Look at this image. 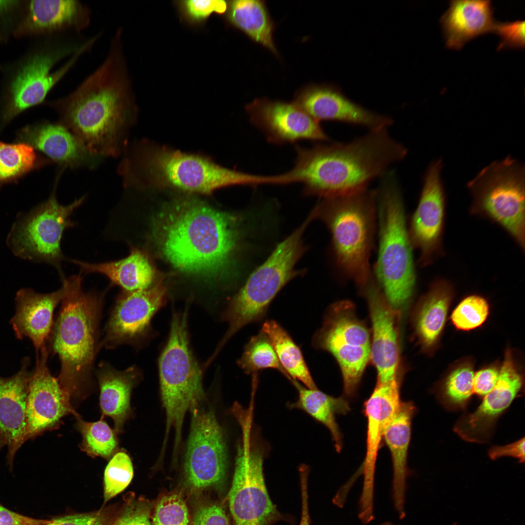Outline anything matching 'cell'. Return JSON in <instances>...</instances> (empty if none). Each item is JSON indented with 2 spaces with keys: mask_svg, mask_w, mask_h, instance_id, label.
Wrapping results in <instances>:
<instances>
[{
  "mask_svg": "<svg viewBox=\"0 0 525 525\" xmlns=\"http://www.w3.org/2000/svg\"><path fill=\"white\" fill-rule=\"evenodd\" d=\"M441 160L433 162L425 173L417 208L412 216L409 236L420 255L421 267L431 264L442 253L445 196L440 173Z\"/></svg>",
  "mask_w": 525,
  "mask_h": 525,
  "instance_id": "16",
  "label": "cell"
},
{
  "mask_svg": "<svg viewBox=\"0 0 525 525\" xmlns=\"http://www.w3.org/2000/svg\"><path fill=\"white\" fill-rule=\"evenodd\" d=\"M496 21L490 0H453L440 19L446 46L459 50L469 40L493 32Z\"/></svg>",
  "mask_w": 525,
  "mask_h": 525,
  "instance_id": "27",
  "label": "cell"
},
{
  "mask_svg": "<svg viewBox=\"0 0 525 525\" xmlns=\"http://www.w3.org/2000/svg\"><path fill=\"white\" fill-rule=\"evenodd\" d=\"M297 389L298 398L288 404L290 408L299 409L323 424L330 432L337 452L342 448V436L336 421L337 415H346L350 410L349 402L343 397H334L318 389L308 388L297 380H289Z\"/></svg>",
  "mask_w": 525,
  "mask_h": 525,
  "instance_id": "33",
  "label": "cell"
},
{
  "mask_svg": "<svg viewBox=\"0 0 525 525\" xmlns=\"http://www.w3.org/2000/svg\"><path fill=\"white\" fill-rule=\"evenodd\" d=\"M166 289L163 284L138 291H122L117 297L105 328L101 346L113 349L134 344L145 334L151 319L163 305Z\"/></svg>",
  "mask_w": 525,
  "mask_h": 525,
  "instance_id": "19",
  "label": "cell"
},
{
  "mask_svg": "<svg viewBox=\"0 0 525 525\" xmlns=\"http://www.w3.org/2000/svg\"><path fill=\"white\" fill-rule=\"evenodd\" d=\"M474 372L472 366L464 364L449 374L441 393L442 403L450 409H464L473 393Z\"/></svg>",
  "mask_w": 525,
  "mask_h": 525,
  "instance_id": "39",
  "label": "cell"
},
{
  "mask_svg": "<svg viewBox=\"0 0 525 525\" xmlns=\"http://www.w3.org/2000/svg\"><path fill=\"white\" fill-rule=\"evenodd\" d=\"M237 363L248 374H257L260 370L273 368L287 379L289 378L280 365L270 339L261 331L252 336L246 344Z\"/></svg>",
  "mask_w": 525,
  "mask_h": 525,
  "instance_id": "38",
  "label": "cell"
},
{
  "mask_svg": "<svg viewBox=\"0 0 525 525\" xmlns=\"http://www.w3.org/2000/svg\"><path fill=\"white\" fill-rule=\"evenodd\" d=\"M123 35L119 27L102 63L70 93L47 103L57 113L59 123L99 158L123 153L136 113Z\"/></svg>",
  "mask_w": 525,
  "mask_h": 525,
  "instance_id": "1",
  "label": "cell"
},
{
  "mask_svg": "<svg viewBox=\"0 0 525 525\" xmlns=\"http://www.w3.org/2000/svg\"><path fill=\"white\" fill-rule=\"evenodd\" d=\"M30 365V358L24 357L17 373L8 378L0 376V450L8 447L7 460L11 470L16 453L25 442Z\"/></svg>",
  "mask_w": 525,
  "mask_h": 525,
  "instance_id": "24",
  "label": "cell"
},
{
  "mask_svg": "<svg viewBox=\"0 0 525 525\" xmlns=\"http://www.w3.org/2000/svg\"><path fill=\"white\" fill-rule=\"evenodd\" d=\"M395 525V524H393V523H392L391 522H386L383 523L382 524H381L380 525Z\"/></svg>",
  "mask_w": 525,
  "mask_h": 525,
  "instance_id": "53",
  "label": "cell"
},
{
  "mask_svg": "<svg viewBox=\"0 0 525 525\" xmlns=\"http://www.w3.org/2000/svg\"><path fill=\"white\" fill-rule=\"evenodd\" d=\"M76 427L82 437L80 445L81 450L88 455L100 456L110 459L118 451L117 433L104 420V417L95 422L84 421L78 414Z\"/></svg>",
  "mask_w": 525,
  "mask_h": 525,
  "instance_id": "37",
  "label": "cell"
},
{
  "mask_svg": "<svg viewBox=\"0 0 525 525\" xmlns=\"http://www.w3.org/2000/svg\"><path fill=\"white\" fill-rule=\"evenodd\" d=\"M21 2L16 0H0V16L15 9L20 5Z\"/></svg>",
  "mask_w": 525,
  "mask_h": 525,
  "instance_id": "52",
  "label": "cell"
},
{
  "mask_svg": "<svg viewBox=\"0 0 525 525\" xmlns=\"http://www.w3.org/2000/svg\"><path fill=\"white\" fill-rule=\"evenodd\" d=\"M64 295L62 285L46 294L27 288L18 290L15 298V314L10 322L17 338L30 339L36 352L45 346L53 324L54 311Z\"/></svg>",
  "mask_w": 525,
  "mask_h": 525,
  "instance_id": "26",
  "label": "cell"
},
{
  "mask_svg": "<svg viewBox=\"0 0 525 525\" xmlns=\"http://www.w3.org/2000/svg\"><path fill=\"white\" fill-rule=\"evenodd\" d=\"M499 375V370L489 367L478 371L473 377V393L484 397L495 386Z\"/></svg>",
  "mask_w": 525,
  "mask_h": 525,
  "instance_id": "48",
  "label": "cell"
},
{
  "mask_svg": "<svg viewBox=\"0 0 525 525\" xmlns=\"http://www.w3.org/2000/svg\"><path fill=\"white\" fill-rule=\"evenodd\" d=\"M489 457L493 460L502 456H511L519 460L520 463L525 461V438L504 446H493L489 451Z\"/></svg>",
  "mask_w": 525,
  "mask_h": 525,
  "instance_id": "49",
  "label": "cell"
},
{
  "mask_svg": "<svg viewBox=\"0 0 525 525\" xmlns=\"http://www.w3.org/2000/svg\"><path fill=\"white\" fill-rule=\"evenodd\" d=\"M189 514L187 505L181 495L168 494L157 503L152 525H189Z\"/></svg>",
  "mask_w": 525,
  "mask_h": 525,
  "instance_id": "42",
  "label": "cell"
},
{
  "mask_svg": "<svg viewBox=\"0 0 525 525\" xmlns=\"http://www.w3.org/2000/svg\"><path fill=\"white\" fill-rule=\"evenodd\" d=\"M57 181L49 197L30 211L19 212L8 232L6 245L16 257L35 263L52 266L61 280L65 277L62 262L68 259L61 249L65 230L76 223L71 217L85 202L83 195L67 205L60 204L56 197Z\"/></svg>",
  "mask_w": 525,
  "mask_h": 525,
  "instance_id": "11",
  "label": "cell"
},
{
  "mask_svg": "<svg viewBox=\"0 0 525 525\" xmlns=\"http://www.w3.org/2000/svg\"><path fill=\"white\" fill-rule=\"evenodd\" d=\"M18 142L32 146L52 162L66 168L95 167L101 158L92 155L68 128L60 123L44 122L27 125L17 133Z\"/></svg>",
  "mask_w": 525,
  "mask_h": 525,
  "instance_id": "25",
  "label": "cell"
},
{
  "mask_svg": "<svg viewBox=\"0 0 525 525\" xmlns=\"http://www.w3.org/2000/svg\"><path fill=\"white\" fill-rule=\"evenodd\" d=\"M193 525H230L223 508L212 504L203 505L195 511Z\"/></svg>",
  "mask_w": 525,
  "mask_h": 525,
  "instance_id": "47",
  "label": "cell"
},
{
  "mask_svg": "<svg viewBox=\"0 0 525 525\" xmlns=\"http://www.w3.org/2000/svg\"><path fill=\"white\" fill-rule=\"evenodd\" d=\"M523 378L514 362L510 350L505 354L497 383L473 413L462 417L455 424L454 431L463 439L483 443L492 435L496 422L520 391Z\"/></svg>",
  "mask_w": 525,
  "mask_h": 525,
  "instance_id": "20",
  "label": "cell"
},
{
  "mask_svg": "<svg viewBox=\"0 0 525 525\" xmlns=\"http://www.w3.org/2000/svg\"><path fill=\"white\" fill-rule=\"evenodd\" d=\"M254 406L234 407L231 413L241 429L231 487L228 493L234 525H262L272 516L274 506L265 485L263 471L264 448L253 427Z\"/></svg>",
  "mask_w": 525,
  "mask_h": 525,
  "instance_id": "12",
  "label": "cell"
},
{
  "mask_svg": "<svg viewBox=\"0 0 525 525\" xmlns=\"http://www.w3.org/2000/svg\"><path fill=\"white\" fill-rule=\"evenodd\" d=\"M261 331L270 339L279 361L289 379L300 381L308 388H316L300 348L288 332L274 320L264 322Z\"/></svg>",
  "mask_w": 525,
  "mask_h": 525,
  "instance_id": "35",
  "label": "cell"
},
{
  "mask_svg": "<svg viewBox=\"0 0 525 525\" xmlns=\"http://www.w3.org/2000/svg\"><path fill=\"white\" fill-rule=\"evenodd\" d=\"M402 403L398 377L384 383H377L365 402L367 433V452L363 466L364 483L359 500L362 506L368 507L373 504L374 472L378 452L385 431Z\"/></svg>",
  "mask_w": 525,
  "mask_h": 525,
  "instance_id": "22",
  "label": "cell"
},
{
  "mask_svg": "<svg viewBox=\"0 0 525 525\" xmlns=\"http://www.w3.org/2000/svg\"><path fill=\"white\" fill-rule=\"evenodd\" d=\"M176 4L183 19L192 24L203 23L214 12L224 14L228 8V3L223 0H184Z\"/></svg>",
  "mask_w": 525,
  "mask_h": 525,
  "instance_id": "43",
  "label": "cell"
},
{
  "mask_svg": "<svg viewBox=\"0 0 525 525\" xmlns=\"http://www.w3.org/2000/svg\"><path fill=\"white\" fill-rule=\"evenodd\" d=\"M250 121L273 144L302 140L327 141L329 137L317 122L293 102L256 98L245 106Z\"/></svg>",
  "mask_w": 525,
  "mask_h": 525,
  "instance_id": "17",
  "label": "cell"
},
{
  "mask_svg": "<svg viewBox=\"0 0 525 525\" xmlns=\"http://www.w3.org/2000/svg\"><path fill=\"white\" fill-rule=\"evenodd\" d=\"M228 2L226 14L228 22L279 58L273 38L276 25L269 15L265 2L260 0H234Z\"/></svg>",
  "mask_w": 525,
  "mask_h": 525,
  "instance_id": "32",
  "label": "cell"
},
{
  "mask_svg": "<svg viewBox=\"0 0 525 525\" xmlns=\"http://www.w3.org/2000/svg\"><path fill=\"white\" fill-rule=\"evenodd\" d=\"M360 288L368 301L372 323L370 360L377 370V383H384L398 376L400 311L388 303L372 272Z\"/></svg>",
  "mask_w": 525,
  "mask_h": 525,
  "instance_id": "18",
  "label": "cell"
},
{
  "mask_svg": "<svg viewBox=\"0 0 525 525\" xmlns=\"http://www.w3.org/2000/svg\"><path fill=\"white\" fill-rule=\"evenodd\" d=\"M100 393L102 416L111 418L117 434L122 432L130 414V396L140 372L135 367L118 370L108 363L101 362L96 373Z\"/></svg>",
  "mask_w": 525,
  "mask_h": 525,
  "instance_id": "31",
  "label": "cell"
},
{
  "mask_svg": "<svg viewBox=\"0 0 525 525\" xmlns=\"http://www.w3.org/2000/svg\"><path fill=\"white\" fill-rule=\"evenodd\" d=\"M312 342L315 349L327 351L352 346L370 347L371 337L365 324L358 318L354 304L344 300L328 308L322 326Z\"/></svg>",
  "mask_w": 525,
  "mask_h": 525,
  "instance_id": "28",
  "label": "cell"
},
{
  "mask_svg": "<svg viewBox=\"0 0 525 525\" xmlns=\"http://www.w3.org/2000/svg\"><path fill=\"white\" fill-rule=\"evenodd\" d=\"M23 142L6 143L0 140V188L15 182L29 172L52 163Z\"/></svg>",
  "mask_w": 525,
  "mask_h": 525,
  "instance_id": "36",
  "label": "cell"
},
{
  "mask_svg": "<svg viewBox=\"0 0 525 525\" xmlns=\"http://www.w3.org/2000/svg\"><path fill=\"white\" fill-rule=\"evenodd\" d=\"M149 513L144 501L129 498L116 513L110 525H152Z\"/></svg>",
  "mask_w": 525,
  "mask_h": 525,
  "instance_id": "44",
  "label": "cell"
},
{
  "mask_svg": "<svg viewBox=\"0 0 525 525\" xmlns=\"http://www.w3.org/2000/svg\"><path fill=\"white\" fill-rule=\"evenodd\" d=\"M79 273L61 280L64 297L48 340L49 352L57 355L58 380L71 398L84 397L91 385L94 363L101 346L99 325L104 294L86 292Z\"/></svg>",
  "mask_w": 525,
  "mask_h": 525,
  "instance_id": "4",
  "label": "cell"
},
{
  "mask_svg": "<svg viewBox=\"0 0 525 525\" xmlns=\"http://www.w3.org/2000/svg\"><path fill=\"white\" fill-rule=\"evenodd\" d=\"M302 499L301 516L299 525H310L308 508L307 480L308 467L302 465L299 468Z\"/></svg>",
  "mask_w": 525,
  "mask_h": 525,
  "instance_id": "51",
  "label": "cell"
},
{
  "mask_svg": "<svg viewBox=\"0 0 525 525\" xmlns=\"http://www.w3.org/2000/svg\"><path fill=\"white\" fill-rule=\"evenodd\" d=\"M133 476V464L124 451L117 452L110 459L104 472V504L122 491Z\"/></svg>",
  "mask_w": 525,
  "mask_h": 525,
  "instance_id": "40",
  "label": "cell"
},
{
  "mask_svg": "<svg viewBox=\"0 0 525 525\" xmlns=\"http://www.w3.org/2000/svg\"><path fill=\"white\" fill-rule=\"evenodd\" d=\"M49 353L46 346L36 352L27 399L25 442L58 427L64 416L78 414L71 406L70 396L49 369Z\"/></svg>",
  "mask_w": 525,
  "mask_h": 525,
  "instance_id": "15",
  "label": "cell"
},
{
  "mask_svg": "<svg viewBox=\"0 0 525 525\" xmlns=\"http://www.w3.org/2000/svg\"><path fill=\"white\" fill-rule=\"evenodd\" d=\"M493 32L501 39L498 50L504 48H521L525 47V21L499 22L496 21Z\"/></svg>",
  "mask_w": 525,
  "mask_h": 525,
  "instance_id": "46",
  "label": "cell"
},
{
  "mask_svg": "<svg viewBox=\"0 0 525 525\" xmlns=\"http://www.w3.org/2000/svg\"><path fill=\"white\" fill-rule=\"evenodd\" d=\"M51 521L25 516L0 505V525H45Z\"/></svg>",
  "mask_w": 525,
  "mask_h": 525,
  "instance_id": "50",
  "label": "cell"
},
{
  "mask_svg": "<svg viewBox=\"0 0 525 525\" xmlns=\"http://www.w3.org/2000/svg\"><path fill=\"white\" fill-rule=\"evenodd\" d=\"M489 313L487 300L478 295H471L464 298L453 311L451 319L458 329L469 331L480 326Z\"/></svg>",
  "mask_w": 525,
  "mask_h": 525,
  "instance_id": "41",
  "label": "cell"
},
{
  "mask_svg": "<svg viewBox=\"0 0 525 525\" xmlns=\"http://www.w3.org/2000/svg\"><path fill=\"white\" fill-rule=\"evenodd\" d=\"M118 171L120 175L140 172L155 183L202 194L223 187L273 185L276 181L274 175L231 170L200 156L163 148L143 151L137 156L125 152Z\"/></svg>",
  "mask_w": 525,
  "mask_h": 525,
  "instance_id": "7",
  "label": "cell"
},
{
  "mask_svg": "<svg viewBox=\"0 0 525 525\" xmlns=\"http://www.w3.org/2000/svg\"><path fill=\"white\" fill-rule=\"evenodd\" d=\"M388 130H369L345 143L297 146L295 165L283 174L285 184L299 183L305 194L324 198L368 189L372 180L407 154V149Z\"/></svg>",
  "mask_w": 525,
  "mask_h": 525,
  "instance_id": "2",
  "label": "cell"
},
{
  "mask_svg": "<svg viewBox=\"0 0 525 525\" xmlns=\"http://www.w3.org/2000/svg\"><path fill=\"white\" fill-rule=\"evenodd\" d=\"M68 261L78 266L82 275H102L109 280L110 286H118L127 292L150 287L155 277L154 269L147 255L133 246L126 257L118 260L97 263L73 259Z\"/></svg>",
  "mask_w": 525,
  "mask_h": 525,
  "instance_id": "30",
  "label": "cell"
},
{
  "mask_svg": "<svg viewBox=\"0 0 525 525\" xmlns=\"http://www.w3.org/2000/svg\"><path fill=\"white\" fill-rule=\"evenodd\" d=\"M293 102L319 123L338 121L374 130L389 128L393 122L390 117L371 111L351 101L333 86H305L296 91Z\"/></svg>",
  "mask_w": 525,
  "mask_h": 525,
  "instance_id": "21",
  "label": "cell"
},
{
  "mask_svg": "<svg viewBox=\"0 0 525 525\" xmlns=\"http://www.w3.org/2000/svg\"><path fill=\"white\" fill-rule=\"evenodd\" d=\"M382 177L376 190L379 248L372 272L388 303L400 310L410 301L415 288L413 247L396 175L391 171Z\"/></svg>",
  "mask_w": 525,
  "mask_h": 525,
  "instance_id": "5",
  "label": "cell"
},
{
  "mask_svg": "<svg viewBox=\"0 0 525 525\" xmlns=\"http://www.w3.org/2000/svg\"><path fill=\"white\" fill-rule=\"evenodd\" d=\"M237 220L192 199L177 201L164 210L155 228L159 248L175 268L211 275L224 268L238 243Z\"/></svg>",
  "mask_w": 525,
  "mask_h": 525,
  "instance_id": "3",
  "label": "cell"
},
{
  "mask_svg": "<svg viewBox=\"0 0 525 525\" xmlns=\"http://www.w3.org/2000/svg\"><path fill=\"white\" fill-rule=\"evenodd\" d=\"M188 307L172 317L170 335L159 360L162 401L166 414V438L175 431V453L179 446L186 412L203 398L202 372L189 346Z\"/></svg>",
  "mask_w": 525,
  "mask_h": 525,
  "instance_id": "10",
  "label": "cell"
},
{
  "mask_svg": "<svg viewBox=\"0 0 525 525\" xmlns=\"http://www.w3.org/2000/svg\"><path fill=\"white\" fill-rule=\"evenodd\" d=\"M191 430L184 463L187 483L195 489L217 486L224 480L227 450L221 428L210 410L191 409Z\"/></svg>",
  "mask_w": 525,
  "mask_h": 525,
  "instance_id": "14",
  "label": "cell"
},
{
  "mask_svg": "<svg viewBox=\"0 0 525 525\" xmlns=\"http://www.w3.org/2000/svg\"><path fill=\"white\" fill-rule=\"evenodd\" d=\"M313 210L330 231L337 267L362 287L372 274L369 258L376 230V190L324 198Z\"/></svg>",
  "mask_w": 525,
  "mask_h": 525,
  "instance_id": "6",
  "label": "cell"
},
{
  "mask_svg": "<svg viewBox=\"0 0 525 525\" xmlns=\"http://www.w3.org/2000/svg\"><path fill=\"white\" fill-rule=\"evenodd\" d=\"M19 64L3 96L2 128L22 112L43 103L52 88L95 44L64 34L48 36Z\"/></svg>",
  "mask_w": 525,
  "mask_h": 525,
  "instance_id": "8",
  "label": "cell"
},
{
  "mask_svg": "<svg viewBox=\"0 0 525 525\" xmlns=\"http://www.w3.org/2000/svg\"><path fill=\"white\" fill-rule=\"evenodd\" d=\"M472 214L504 228L525 249V167L508 156L483 168L467 184Z\"/></svg>",
  "mask_w": 525,
  "mask_h": 525,
  "instance_id": "13",
  "label": "cell"
},
{
  "mask_svg": "<svg viewBox=\"0 0 525 525\" xmlns=\"http://www.w3.org/2000/svg\"><path fill=\"white\" fill-rule=\"evenodd\" d=\"M453 295L451 284L439 279L434 281L422 299L415 326L416 334L424 347L432 346L438 339L444 326Z\"/></svg>",
  "mask_w": 525,
  "mask_h": 525,
  "instance_id": "34",
  "label": "cell"
},
{
  "mask_svg": "<svg viewBox=\"0 0 525 525\" xmlns=\"http://www.w3.org/2000/svg\"><path fill=\"white\" fill-rule=\"evenodd\" d=\"M91 18L90 8L78 0H31L15 35L50 36L67 31L78 34L88 27Z\"/></svg>",
  "mask_w": 525,
  "mask_h": 525,
  "instance_id": "23",
  "label": "cell"
},
{
  "mask_svg": "<svg viewBox=\"0 0 525 525\" xmlns=\"http://www.w3.org/2000/svg\"><path fill=\"white\" fill-rule=\"evenodd\" d=\"M313 220L310 214L300 227L279 243L232 298L224 315L228 328L218 350L243 327L262 318L280 291L300 274L295 267L305 251L302 236Z\"/></svg>",
  "mask_w": 525,
  "mask_h": 525,
  "instance_id": "9",
  "label": "cell"
},
{
  "mask_svg": "<svg viewBox=\"0 0 525 525\" xmlns=\"http://www.w3.org/2000/svg\"><path fill=\"white\" fill-rule=\"evenodd\" d=\"M251 525H258V523H257L256 522H254L253 524H252Z\"/></svg>",
  "mask_w": 525,
  "mask_h": 525,
  "instance_id": "54",
  "label": "cell"
},
{
  "mask_svg": "<svg viewBox=\"0 0 525 525\" xmlns=\"http://www.w3.org/2000/svg\"><path fill=\"white\" fill-rule=\"evenodd\" d=\"M416 412L412 402H402L394 417L386 427L383 439L387 446L393 465L392 498L399 518L405 516L406 480L408 474L407 460L411 435V423Z\"/></svg>",
  "mask_w": 525,
  "mask_h": 525,
  "instance_id": "29",
  "label": "cell"
},
{
  "mask_svg": "<svg viewBox=\"0 0 525 525\" xmlns=\"http://www.w3.org/2000/svg\"><path fill=\"white\" fill-rule=\"evenodd\" d=\"M115 514L113 509H104L53 519L45 525H110Z\"/></svg>",
  "mask_w": 525,
  "mask_h": 525,
  "instance_id": "45",
  "label": "cell"
}]
</instances>
